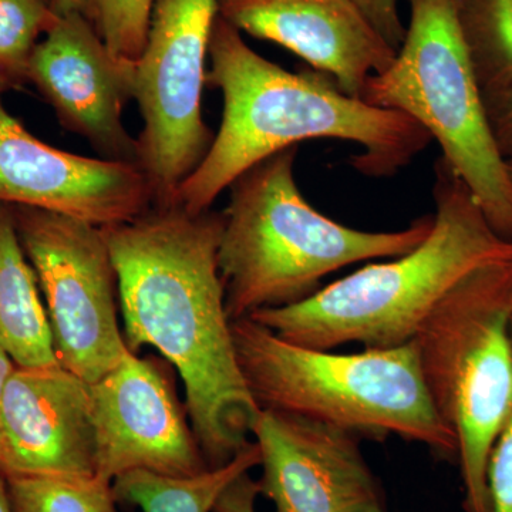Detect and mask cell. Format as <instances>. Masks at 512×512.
I'll return each instance as SVG.
<instances>
[{
  "instance_id": "1",
  "label": "cell",
  "mask_w": 512,
  "mask_h": 512,
  "mask_svg": "<svg viewBox=\"0 0 512 512\" xmlns=\"http://www.w3.org/2000/svg\"><path fill=\"white\" fill-rule=\"evenodd\" d=\"M224 214L154 207L103 227L119 281L127 348L153 346L177 369L210 468L249 443L258 404L242 376L225 308L218 248Z\"/></svg>"
},
{
  "instance_id": "2",
  "label": "cell",
  "mask_w": 512,
  "mask_h": 512,
  "mask_svg": "<svg viewBox=\"0 0 512 512\" xmlns=\"http://www.w3.org/2000/svg\"><path fill=\"white\" fill-rule=\"evenodd\" d=\"M207 84L220 90L224 110L210 150L175 195V207L191 214L211 210L239 175L302 141L356 144L353 167L369 177H392L433 141L406 114L349 96L328 74L292 73L269 62L221 16L212 30Z\"/></svg>"
},
{
  "instance_id": "3",
  "label": "cell",
  "mask_w": 512,
  "mask_h": 512,
  "mask_svg": "<svg viewBox=\"0 0 512 512\" xmlns=\"http://www.w3.org/2000/svg\"><path fill=\"white\" fill-rule=\"evenodd\" d=\"M434 170V224L419 247L367 264L305 301L262 309L249 318L279 338L312 349L348 343L393 348L412 342L458 282L483 266L512 259V241L491 227L463 181L441 158Z\"/></svg>"
},
{
  "instance_id": "4",
  "label": "cell",
  "mask_w": 512,
  "mask_h": 512,
  "mask_svg": "<svg viewBox=\"0 0 512 512\" xmlns=\"http://www.w3.org/2000/svg\"><path fill=\"white\" fill-rule=\"evenodd\" d=\"M296 157L298 147L279 151L229 187L218 266L231 322L305 301L333 272L407 254L433 229L434 215L389 232L362 231L326 217L299 190Z\"/></svg>"
},
{
  "instance_id": "5",
  "label": "cell",
  "mask_w": 512,
  "mask_h": 512,
  "mask_svg": "<svg viewBox=\"0 0 512 512\" xmlns=\"http://www.w3.org/2000/svg\"><path fill=\"white\" fill-rule=\"evenodd\" d=\"M238 365L259 410L322 421L360 439L400 437L456 460L431 402L414 342L332 353L279 338L254 319L231 323Z\"/></svg>"
},
{
  "instance_id": "6",
  "label": "cell",
  "mask_w": 512,
  "mask_h": 512,
  "mask_svg": "<svg viewBox=\"0 0 512 512\" xmlns=\"http://www.w3.org/2000/svg\"><path fill=\"white\" fill-rule=\"evenodd\" d=\"M437 413L456 439L464 512H490L487 467L512 412V259L458 282L413 339Z\"/></svg>"
},
{
  "instance_id": "7",
  "label": "cell",
  "mask_w": 512,
  "mask_h": 512,
  "mask_svg": "<svg viewBox=\"0 0 512 512\" xmlns=\"http://www.w3.org/2000/svg\"><path fill=\"white\" fill-rule=\"evenodd\" d=\"M409 26L393 63L370 77L362 100L400 111L439 143L491 227L512 241V180L488 120L456 0H407Z\"/></svg>"
},
{
  "instance_id": "8",
  "label": "cell",
  "mask_w": 512,
  "mask_h": 512,
  "mask_svg": "<svg viewBox=\"0 0 512 512\" xmlns=\"http://www.w3.org/2000/svg\"><path fill=\"white\" fill-rule=\"evenodd\" d=\"M218 16L220 0L154 2L134 76V100L143 119L138 165L154 207L174 205L178 188L214 140L202 119L201 101Z\"/></svg>"
},
{
  "instance_id": "9",
  "label": "cell",
  "mask_w": 512,
  "mask_h": 512,
  "mask_svg": "<svg viewBox=\"0 0 512 512\" xmlns=\"http://www.w3.org/2000/svg\"><path fill=\"white\" fill-rule=\"evenodd\" d=\"M20 244L45 298L57 363L94 383L128 352L117 318L119 281L103 228L13 207Z\"/></svg>"
},
{
  "instance_id": "10",
  "label": "cell",
  "mask_w": 512,
  "mask_h": 512,
  "mask_svg": "<svg viewBox=\"0 0 512 512\" xmlns=\"http://www.w3.org/2000/svg\"><path fill=\"white\" fill-rule=\"evenodd\" d=\"M97 440V474L113 483L121 474L148 471L194 477L210 466L160 362L128 350L90 383Z\"/></svg>"
},
{
  "instance_id": "11",
  "label": "cell",
  "mask_w": 512,
  "mask_h": 512,
  "mask_svg": "<svg viewBox=\"0 0 512 512\" xmlns=\"http://www.w3.org/2000/svg\"><path fill=\"white\" fill-rule=\"evenodd\" d=\"M134 76L136 62L114 55L92 19L79 13L57 18L33 50L28 72L66 130L106 160L138 165L137 138L123 123Z\"/></svg>"
},
{
  "instance_id": "12",
  "label": "cell",
  "mask_w": 512,
  "mask_h": 512,
  "mask_svg": "<svg viewBox=\"0 0 512 512\" xmlns=\"http://www.w3.org/2000/svg\"><path fill=\"white\" fill-rule=\"evenodd\" d=\"M0 92V204L57 212L111 227L140 217L153 192L137 164L89 158L43 143L3 106Z\"/></svg>"
},
{
  "instance_id": "13",
  "label": "cell",
  "mask_w": 512,
  "mask_h": 512,
  "mask_svg": "<svg viewBox=\"0 0 512 512\" xmlns=\"http://www.w3.org/2000/svg\"><path fill=\"white\" fill-rule=\"evenodd\" d=\"M261 453L259 493L275 512H386V495L360 437L340 427L261 410L252 430Z\"/></svg>"
},
{
  "instance_id": "14",
  "label": "cell",
  "mask_w": 512,
  "mask_h": 512,
  "mask_svg": "<svg viewBox=\"0 0 512 512\" xmlns=\"http://www.w3.org/2000/svg\"><path fill=\"white\" fill-rule=\"evenodd\" d=\"M0 473L96 477L90 383L62 366H16L0 406Z\"/></svg>"
},
{
  "instance_id": "15",
  "label": "cell",
  "mask_w": 512,
  "mask_h": 512,
  "mask_svg": "<svg viewBox=\"0 0 512 512\" xmlns=\"http://www.w3.org/2000/svg\"><path fill=\"white\" fill-rule=\"evenodd\" d=\"M220 16L241 33L291 50L356 99L397 55L353 0H220Z\"/></svg>"
},
{
  "instance_id": "16",
  "label": "cell",
  "mask_w": 512,
  "mask_h": 512,
  "mask_svg": "<svg viewBox=\"0 0 512 512\" xmlns=\"http://www.w3.org/2000/svg\"><path fill=\"white\" fill-rule=\"evenodd\" d=\"M0 346L16 366L59 365L39 281L6 204H0Z\"/></svg>"
},
{
  "instance_id": "17",
  "label": "cell",
  "mask_w": 512,
  "mask_h": 512,
  "mask_svg": "<svg viewBox=\"0 0 512 512\" xmlns=\"http://www.w3.org/2000/svg\"><path fill=\"white\" fill-rule=\"evenodd\" d=\"M259 464L258 444L249 441L225 466L181 478L130 471L113 481V491L119 504L141 512H212L222 491Z\"/></svg>"
},
{
  "instance_id": "18",
  "label": "cell",
  "mask_w": 512,
  "mask_h": 512,
  "mask_svg": "<svg viewBox=\"0 0 512 512\" xmlns=\"http://www.w3.org/2000/svg\"><path fill=\"white\" fill-rule=\"evenodd\" d=\"M483 94L512 84V0H456Z\"/></svg>"
},
{
  "instance_id": "19",
  "label": "cell",
  "mask_w": 512,
  "mask_h": 512,
  "mask_svg": "<svg viewBox=\"0 0 512 512\" xmlns=\"http://www.w3.org/2000/svg\"><path fill=\"white\" fill-rule=\"evenodd\" d=\"M8 480L15 512H117L113 483L99 477H16Z\"/></svg>"
},
{
  "instance_id": "20",
  "label": "cell",
  "mask_w": 512,
  "mask_h": 512,
  "mask_svg": "<svg viewBox=\"0 0 512 512\" xmlns=\"http://www.w3.org/2000/svg\"><path fill=\"white\" fill-rule=\"evenodd\" d=\"M57 18L52 0H0V92L29 83L33 50Z\"/></svg>"
},
{
  "instance_id": "21",
  "label": "cell",
  "mask_w": 512,
  "mask_h": 512,
  "mask_svg": "<svg viewBox=\"0 0 512 512\" xmlns=\"http://www.w3.org/2000/svg\"><path fill=\"white\" fill-rule=\"evenodd\" d=\"M156 0H92V22L114 55L137 62Z\"/></svg>"
},
{
  "instance_id": "22",
  "label": "cell",
  "mask_w": 512,
  "mask_h": 512,
  "mask_svg": "<svg viewBox=\"0 0 512 512\" xmlns=\"http://www.w3.org/2000/svg\"><path fill=\"white\" fill-rule=\"evenodd\" d=\"M487 488L490 512H512V412L491 450Z\"/></svg>"
},
{
  "instance_id": "23",
  "label": "cell",
  "mask_w": 512,
  "mask_h": 512,
  "mask_svg": "<svg viewBox=\"0 0 512 512\" xmlns=\"http://www.w3.org/2000/svg\"><path fill=\"white\" fill-rule=\"evenodd\" d=\"M369 22L393 49L399 50L406 36L399 0H353Z\"/></svg>"
},
{
  "instance_id": "24",
  "label": "cell",
  "mask_w": 512,
  "mask_h": 512,
  "mask_svg": "<svg viewBox=\"0 0 512 512\" xmlns=\"http://www.w3.org/2000/svg\"><path fill=\"white\" fill-rule=\"evenodd\" d=\"M485 109L498 147L505 160H512V84L484 94Z\"/></svg>"
},
{
  "instance_id": "25",
  "label": "cell",
  "mask_w": 512,
  "mask_h": 512,
  "mask_svg": "<svg viewBox=\"0 0 512 512\" xmlns=\"http://www.w3.org/2000/svg\"><path fill=\"white\" fill-rule=\"evenodd\" d=\"M259 495L258 481L252 480L249 473L242 474L222 491L212 512H255Z\"/></svg>"
},
{
  "instance_id": "26",
  "label": "cell",
  "mask_w": 512,
  "mask_h": 512,
  "mask_svg": "<svg viewBox=\"0 0 512 512\" xmlns=\"http://www.w3.org/2000/svg\"><path fill=\"white\" fill-rule=\"evenodd\" d=\"M57 15H70L79 13L92 19V0H52Z\"/></svg>"
},
{
  "instance_id": "27",
  "label": "cell",
  "mask_w": 512,
  "mask_h": 512,
  "mask_svg": "<svg viewBox=\"0 0 512 512\" xmlns=\"http://www.w3.org/2000/svg\"><path fill=\"white\" fill-rule=\"evenodd\" d=\"M15 362L10 359L5 349L0 346V406H2L3 393H5L6 383H8L10 375L15 370Z\"/></svg>"
},
{
  "instance_id": "28",
  "label": "cell",
  "mask_w": 512,
  "mask_h": 512,
  "mask_svg": "<svg viewBox=\"0 0 512 512\" xmlns=\"http://www.w3.org/2000/svg\"><path fill=\"white\" fill-rule=\"evenodd\" d=\"M0 512H15L10 501L8 480L2 473H0Z\"/></svg>"
},
{
  "instance_id": "29",
  "label": "cell",
  "mask_w": 512,
  "mask_h": 512,
  "mask_svg": "<svg viewBox=\"0 0 512 512\" xmlns=\"http://www.w3.org/2000/svg\"><path fill=\"white\" fill-rule=\"evenodd\" d=\"M508 168H510L511 180H512V160L508 161Z\"/></svg>"
}]
</instances>
